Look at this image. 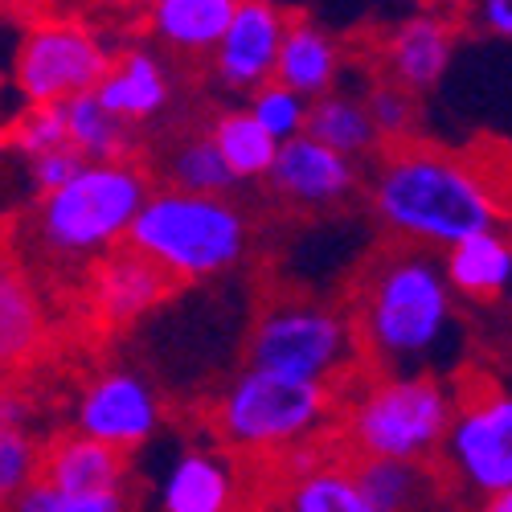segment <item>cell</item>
Returning <instances> with one entry per match:
<instances>
[{"label": "cell", "mask_w": 512, "mask_h": 512, "mask_svg": "<svg viewBox=\"0 0 512 512\" xmlns=\"http://www.w3.org/2000/svg\"><path fill=\"white\" fill-rule=\"evenodd\" d=\"M164 181L189 193H230L238 185L234 168L226 164L218 140L209 136V127L181 136V144H173V152L164 160Z\"/></svg>", "instance_id": "4316f807"}, {"label": "cell", "mask_w": 512, "mask_h": 512, "mask_svg": "<svg viewBox=\"0 0 512 512\" xmlns=\"http://www.w3.org/2000/svg\"><path fill=\"white\" fill-rule=\"evenodd\" d=\"M246 107H250V115L259 119L279 144L291 140V136H300V132H308L312 99L300 95L295 87H287V82H279V78L263 82L259 91H250L246 95Z\"/></svg>", "instance_id": "f546056e"}, {"label": "cell", "mask_w": 512, "mask_h": 512, "mask_svg": "<svg viewBox=\"0 0 512 512\" xmlns=\"http://www.w3.org/2000/svg\"><path fill=\"white\" fill-rule=\"evenodd\" d=\"M209 136L218 140V148H222L226 164L234 168L238 185L242 181H267L271 164H275V152H279V140L250 115V107L218 111L213 123H209Z\"/></svg>", "instance_id": "484cf974"}, {"label": "cell", "mask_w": 512, "mask_h": 512, "mask_svg": "<svg viewBox=\"0 0 512 512\" xmlns=\"http://www.w3.org/2000/svg\"><path fill=\"white\" fill-rule=\"evenodd\" d=\"M160 422H164L160 394L152 390V381H144L132 369H107L91 377L74 406V431L103 439L127 455L152 443Z\"/></svg>", "instance_id": "8fae6325"}, {"label": "cell", "mask_w": 512, "mask_h": 512, "mask_svg": "<svg viewBox=\"0 0 512 512\" xmlns=\"http://www.w3.org/2000/svg\"><path fill=\"white\" fill-rule=\"evenodd\" d=\"M21 0H0V13H9V9H17Z\"/></svg>", "instance_id": "d590c367"}, {"label": "cell", "mask_w": 512, "mask_h": 512, "mask_svg": "<svg viewBox=\"0 0 512 512\" xmlns=\"http://www.w3.org/2000/svg\"><path fill=\"white\" fill-rule=\"evenodd\" d=\"M127 5H144V0H127Z\"/></svg>", "instance_id": "74e56055"}, {"label": "cell", "mask_w": 512, "mask_h": 512, "mask_svg": "<svg viewBox=\"0 0 512 512\" xmlns=\"http://www.w3.org/2000/svg\"><path fill=\"white\" fill-rule=\"evenodd\" d=\"M328 447L320 443V451L300 467V472L275 476V492L267 500V508H291V512H369L353 455L340 447V459L324 455Z\"/></svg>", "instance_id": "44dd1931"}, {"label": "cell", "mask_w": 512, "mask_h": 512, "mask_svg": "<svg viewBox=\"0 0 512 512\" xmlns=\"http://www.w3.org/2000/svg\"><path fill=\"white\" fill-rule=\"evenodd\" d=\"M246 480L230 447H189L181 451L156 488V508L164 512H230L250 504Z\"/></svg>", "instance_id": "9a60e30c"}, {"label": "cell", "mask_w": 512, "mask_h": 512, "mask_svg": "<svg viewBox=\"0 0 512 512\" xmlns=\"http://www.w3.org/2000/svg\"><path fill=\"white\" fill-rule=\"evenodd\" d=\"M0 426H33V402L9 386V377H0Z\"/></svg>", "instance_id": "d6a6232c"}, {"label": "cell", "mask_w": 512, "mask_h": 512, "mask_svg": "<svg viewBox=\"0 0 512 512\" xmlns=\"http://www.w3.org/2000/svg\"><path fill=\"white\" fill-rule=\"evenodd\" d=\"M340 74H345V50H340V41L308 17H291L287 33H283V46H279L275 78L295 87L300 95L316 99V95H328L336 87Z\"/></svg>", "instance_id": "603a6c76"}, {"label": "cell", "mask_w": 512, "mask_h": 512, "mask_svg": "<svg viewBox=\"0 0 512 512\" xmlns=\"http://www.w3.org/2000/svg\"><path fill=\"white\" fill-rule=\"evenodd\" d=\"M95 91L111 111L144 127L173 107V74L156 46H127L111 54V66Z\"/></svg>", "instance_id": "d6986e66"}, {"label": "cell", "mask_w": 512, "mask_h": 512, "mask_svg": "<svg viewBox=\"0 0 512 512\" xmlns=\"http://www.w3.org/2000/svg\"><path fill=\"white\" fill-rule=\"evenodd\" d=\"M365 103H369V115H373L377 132H381V144L386 148L418 140V132H422V99H418V91L402 87V82H394L390 74H381L365 87Z\"/></svg>", "instance_id": "83f0119b"}, {"label": "cell", "mask_w": 512, "mask_h": 512, "mask_svg": "<svg viewBox=\"0 0 512 512\" xmlns=\"http://www.w3.org/2000/svg\"><path fill=\"white\" fill-rule=\"evenodd\" d=\"M148 193L152 173L140 156L87 160V168L62 189L37 197L33 238L62 263H95L127 242Z\"/></svg>", "instance_id": "8992f818"}, {"label": "cell", "mask_w": 512, "mask_h": 512, "mask_svg": "<svg viewBox=\"0 0 512 512\" xmlns=\"http://www.w3.org/2000/svg\"><path fill=\"white\" fill-rule=\"evenodd\" d=\"M287 13L275 0H238V9L218 41V50L209 54L213 82L230 95H250L263 82L275 78L279 66V46L287 33Z\"/></svg>", "instance_id": "7c38bea8"}, {"label": "cell", "mask_w": 512, "mask_h": 512, "mask_svg": "<svg viewBox=\"0 0 512 512\" xmlns=\"http://www.w3.org/2000/svg\"><path fill=\"white\" fill-rule=\"evenodd\" d=\"M488 508H492V512H512V488H508L504 496H496V500H492Z\"/></svg>", "instance_id": "e575fe53"}, {"label": "cell", "mask_w": 512, "mask_h": 512, "mask_svg": "<svg viewBox=\"0 0 512 512\" xmlns=\"http://www.w3.org/2000/svg\"><path fill=\"white\" fill-rule=\"evenodd\" d=\"M365 197L386 238L426 250H447L467 234L492 230L504 213L500 189L480 164L422 140L381 148Z\"/></svg>", "instance_id": "6da1fadb"}, {"label": "cell", "mask_w": 512, "mask_h": 512, "mask_svg": "<svg viewBox=\"0 0 512 512\" xmlns=\"http://www.w3.org/2000/svg\"><path fill=\"white\" fill-rule=\"evenodd\" d=\"M357 480L369 512H418V508H447L459 504L447 472L435 459H386V455H353Z\"/></svg>", "instance_id": "e0dca14e"}, {"label": "cell", "mask_w": 512, "mask_h": 512, "mask_svg": "<svg viewBox=\"0 0 512 512\" xmlns=\"http://www.w3.org/2000/svg\"><path fill=\"white\" fill-rule=\"evenodd\" d=\"M504 304H508V316H512V287H508V295H504Z\"/></svg>", "instance_id": "8d00e7d4"}, {"label": "cell", "mask_w": 512, "mask_h": 512, "mask_svg": "<svg viewBox=\"0 0 512 512\" xmlns=\"http://www.w3.org/2000/svg\"><path fill=\"white\" fill-rule=\"evenodd\" d=\"M267 185L287 209L328 213V209L349 205L361 193L365 177H361V160L316 140L312 132H300L279 144Z\"/></svg>", "instance_id": "30bf717a"}, {"label": "cell", "mask_w": 512, "mask_h": 512, "mask_svg": "<svg viewBox=\"0 0 512 512\" xmlns=\"http://www.w3.org/2000/svg\"><path fill=\"white\" fill-rule=\"evenodd\" d=\"M82 168H87V156H82L74 144H58V148H50V152L25 160V177H29V189L41 197V193L62 189L70 177L82 173Z\"/></svg>", "instance_id": "1f68e13d"}, {"label": "cell", "mask_w": 512, "mask_h": 512, "mask_svg": "<svg viewBox=\"0 0 512 512\" xmlns=\"http://www.w3.org/2000/svg\"><path fill=\"white\" fill-rule=\"evenodd\" d=\"M361 332L349 308H332L304 295H283L263 304L246 336V365H263L275 373L328 381L345 390L365 369Z\"/></svg>", "instance_id": "52a82bcc"}, {"label": "cell", "mask_w": 512, "mask_h": 512, "mask_svg": "<svg viewBox=\"0 0 512 512\" xmlns=\"http://www.w3.org/2000/svg\"><path fill=\"white\" fill-rule=\"evenodd\" d=\"M459 390L431 369H361L336 410V447L349 455L435 459L451 431Z\"/></svg>", "instance_id": "3957f363"}, {"label": "cell", "mask_w": 512, "mask_h": 512, "mask_svg": "<svg viewBox=\"0 0 512 512\" xmlns=\"http://www.w3.org/2000/svg\"><path fill=\"white\" fill-rule=\"evenodd\" d=\"M459 504H492L512 488V394L500 386L459 390L451 431L439 451Z\"/></svg>", "instance_id": "ba28073f"}, {"label": "cell", "mask_w": 512, "mask_h": 512, "mask_svg": "<svg viewBox=\"0 0 512 512\" xmlns=\"http://www.w3.org/2000/svg\"><path fill=\"white\" fill-rule=\"evenodd\" d=\"M41 476L50 484L78 492V496H91L103 512H123L132 504V467H127V451L91 439L82 431L58 435L46 447V467Z\"/></svg>", "instance_id": "5bb4252c"}, {"label": "cell", "mask_w": 512, "mask_h": 512, "mask_svg": "<svg viewBox=\"0 0 512 512\" xmlns=\"http://www.w3.org/2000/svg\"><path fill=\"white\" fill-rule=\"evenodd\" d=\"M443 271L459 295V304H500L512 287V238L492 230H476L443 250Z\"/></svg>", "instance_id": "7402d4cb"}, {"label": "cell", "mask_w": 512, "mask_h": 512, "mask_svg": "<svg viewBox=\"0 0 512 512\" xmlns=\"http://www.w3.org/2000/svg\"><path fill=\"white\" fill-rule=\"evenodd\" d=\"M455 58V29L443 17L418 13L394 25V33L381 46V74H390L402 87L426 95L447 78Z\"/></svg>", "instance_id": "ac0fdd59"}, {"label": "cell", "mask_w": 512, "mask_h": 512, "mask_svg": "<svg viewBox=\"0 0 512 512\" xmlns=\"http://www.w3.org/2000/svg\"><path fill=\"white\" fill-rule=\"evenodd\" d=\"M127 242L177 283H209L246 263L254 226L250 213L230 201V193H189L160 185L136 213Z\"/></svg>", "instance_id": "5b68a950"}, {"label": "cell", "mask_w": 512, "mask_h": 512, "mask_svg": "<svg viewBox=\"0 0 512 512\" xmlns=\"http://www.w3.org/2000/svg\"><path fill=\"white\" fill-rule=\"evenodd\" d=\"M62 107H66V140L87 160H127L140 152L136 123L111 111L99 99V91H82Z\"/></svg>", "instance_id": "cb8c5ba5"}, {"label": "cell", "mask_w": 512, "mask_h": 512, "mask_svg": "<svg viewBox=\"0 0 512 512\" xmlns=\"http://www.w3.org/2000/svg\"><path fill=\"white\" fill-rule=\"evenodd\" d=\"M476 21L484 33L512 41V0H476Z\"/></svg>", "instance_id": "836d02e7"}, {"label": "cell", "mask_w": 512, "mask_h": 512, "mask_svg": "<svg viewBox=\"0 0 512 512\" xmlns=\"http://www.w3.org/2000/svg\"><path fill=\"white\" fill-rule=\"evenodd\" d=\"M308 132L332 148H340L353 160H373L381 148V132L369 115V103L365 95H353V91H328V95H316L312 99V111H308Z\"/></svg>", "instance_id": "d4e9b609"}, {"label": "cell", "mask_w": 512, "mask_h": 512, "mask_svg": "<svg viewBox=\"0 0 512 512\" xmlns=\"http://www.w3.org/2000/svg\"><path fill=\"white\" fill-rule=\"evenodd\" d=\"M238 9V0H144V33L160 54L209 58Z\"/></svg>", "instance_id": "ffe728a7"}, {"label": "cell", "mask_w": 512, "mask_h": 512, "mask_svg": "<svg viewBox=\"0 0 512 512\" xmlns=\"http://www.w3.org/2000/svg\"><path fill=\"white\" fill-rule=\"evenodd\" d=\"M46 447L29 426H0V508H17L25 488L41 480Z\"/></svg>", "instance_id": "f1b7e54d"}, {"label": "cell", "mask_w": 512, "mask_h": 512, "mask_svg": "<svg viewBox=\"0 0 512 512\" xmlns=\"http://www.w3.org/2000/svg\"><path fill=\"white\" fill-rule=\"evenodd\" d=\"M459 295L435 250L394 242L353 279L349 312L373 369H431L455 336Z\"/></svg>", "instance_id": "7a4b0ae2"}, {"label": "cell", "mask_w": 512, "mask_h": 512, "mask_svg": "<svg viewBox=\"0 0 512 512\" xmlns=\"http://www.w3.org/2000/svg\"><path fill=\"white\" fill-rule=\"evenodd\" d=\"M50 340L46 300L13 254V242L0 238V377L29 369Z\"/></svg>", "instance_id": "2e32d148"}, {"label": "cell", "mask_w": 512, "mask_h": 512, "mask_svg": "<svg viewBox=\"0 0 512 512\" xmlns=\"http://www.w3.org/2000/svg\"><path fill=\"white\" fill-rule=\"evenodd\" d=\"M111 66L103 41L70 17L33 21L13 54V87L25 103H66L95 91Z\"/></svg>", "instance_id": "9c48e42d"}, {"label": "cell", "mask_w": 512, "mask_h": 512, "mask_svg": "<svg viewBox=\"0 0 512 512\" xmlns=\"http://www.w3.org/2000/svg\"><path fill=\"white\" fill-rule=\"evenodd\" d=\"M5 144L21 156V164L58 148V144H70L66 140V107L62 103H25V111L9 123Z\"/></svg>", "instance_id": "4dcf8cb0"}, {"label": "cell", "mask_w": 512, "mask_h": 512, "mask_svg": "<svg viewBox=\"0 0 512 512\" xmlns=\"http://www.w3.org/2000/svg\"><path fill=\"white\" fill-rule=\"evenodd\" d=\"M340 390L328 381H308L246 365L234 373L209 406V431L234 455L267 463L291 447L316 443L336 422Z\"/></svg>", "instance_id": "277c9868"}, {"label": "cell", "mask_w": 512, "mask_h": 512, "mask_svg": "<svg viewBox=\"0 0 512 512\" xmlns=\"http://www.w3.org/2000/svg\"><path fill=\"white\" fill-rule=\"evenodd\" d=\"M173 287H177L173 275L160 271L132 242H123L91 263L87 304L103 328H132L144 316H152L173 295Z\"/></svg>", "instance_id": "4fadbf2b"}]
</instances>
